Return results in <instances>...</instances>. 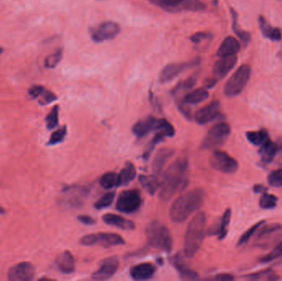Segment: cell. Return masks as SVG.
I'll return each instance as SVG.
<instances>
[{
  "mask_svg": "<svg viewBox=\"0 0 282 281\" xmlns=\"http://www.w3.org/2000/svg\"><path fill=\"white\" fill-rule=\"evenodd\" d=\"M119 260L116 257H110L100 262V267L92 275V279L106 281L110 279L117 272Z\"/></svg>",
  "mask_w": 282,
  "mask_h": 281,
  "instance_id": "obj_15",
  "label": "cell"
},
{
  "mask_svg": "<svg viewBox=\"0 0 282 281\" xmlns=\"http://www.w3.org/2000/svg\"><path fill=\"white\" fill-rule=\"evenodd\" d=\"M282 225H280V224H277V223H273V224H270V225H265V226H263V227L259 230L257 237H258V238H263V237H266V236H268V235L273 234L274 232H278V231L282 229Z\"/></svg>",
  "mask_w": 282,
  "mask_h": 281,
  "instance_id": "obj_43",
  "label": "cell"
},
{
  "mask_svg": "<svg viewBox=\"0 0 282 281\" xmlns=\"http://www.w3.org/2000/svg\"><path fill=\"white\" fill-rule=\"evenodd\" d=\"M119 175V186H125L133 181L136 175V170L131 163H126Z\"/></svg>",
  "mask_w": 282,
  "mask_h": 281,
  "instance_id": "obj_29",
  "label": "cell"
},
{
  "mask_svg": "<svg viewBox=\"0 0 282 281\" xmlns=\"http://www.w3.org/2000/svg\"><path fill=\"white\" fill-rule=\"evenodd\" d=\"M168 135L165 131L163 130H158V132L155 134V137L153 138L150 144H148L146 147L144 154H143V158L145 160H147L150 157V154L152 153L153 150L155 149V147L158 144H160V142L164 140L165 137H167Z\"/></svg>",
  "mask_w": 282,
  "mask_h": 281,
  "instance_id": "obj_34",
  "label": "cell"
},
{
  "mask_svg": "<svg viewBox=\"0 0 282 281\" xmlns=\"http://www.w3.org/2000/svg\"><path fill=\"white\" fill-rule=\"evenodd\" d=\"M246 137L251 144L261 146L262 144L269 139V134L264 129L258 130V131H248L246 134Z\"/></svg>",
  "mask_w": 282,
  "mask_h": 281,
  "instance_id": "obj_33",
  "label": "cell"
},
{
  "mask_svg": "<svg viewBox=\"0 0 282 281\" xmlns=\"http://www.w3.org/2000/svg\"><path fill=\"white\" fill-rule=\"evenodd\" d=\"M59 106H55L46 117V123L48 130H53L59 125Z\"/></svg>",
  "mask_w": 282,
  "mask_h": 281,
  "instance_id": "obj_38",
  "label": "cell"
},
{
  "mask_svg": "<svg viewBox=\"0 0 282 281\" xmlns=\"http://www.w3.org/2000/svg\"><path fill=\"white\" fill-rule=\"evenodd\" d=\"M206 6L201 0H186L182 6V10L191 11V12H199L206 9Z\"/></svg>",
  "mask_w": 282,
  "mask_h": 281,
  "instance_id": "obj_40",
  "label": "cell"
},
{
  "mask_svg": "<svg viewBox=\"0 0 282 281\" xmlns=\"http://www.w3.org/2000/svg\"><path fill=\"white\" fill-rule=\"evenodd\" d=\"M231 219V210L227 209L224 213L223 217L220 222V232H219V239L222 240L226 237L228 232V227L229 225Z\"/></svg>",
  "mask_w": 282,
  "mask_h": 281,
  "instance_id": "obj_37",
  "label": "cell"
},
{
  "mask_svg": "<svg viewBox=\"0 0 282 281\" xmlns=\"http://www.w3.org/2000/svg\"><path fill=\"white\" fill-rule=\"evenodd\" d=\"M155 130H163L169 137L175 135L174 127L165 118L148 117L135 123L132 128L133 134L137 138H144Z\"/></svg>",
  "mask_w": 282,
  "mask_h": 281,
  "instance_id": "obj_5",
  "label": "cell"
},
{
  "mask_svg": "<svg viewBox=\"0 0 282 281\" xmlns=\"http://www.w3.org/2000/svg\"><path fill=\"white\" fill-rule=\"evenodd\" d=\"M103 222L123 230H134L135 225L131 220L114 214H106L103 216Z\"/></svg>",
  "mask_w": 282,
  "mask_h": 281,
  "instance_id": "obj_24",
  "label": "cell"
},
{
  "mask_svg": "<svg viewBox=\"0 0 282 281\" xmlns=\"http://www.w3.org/2000/svg\"><path fill=\"white\" fill-rule=\"evenodd\" d=\"M212 39V35L207 32H196L191 36V42L194 44H201L203 42H207Z\"/></svg>",
  "mask_w": 282,
  "mask_h": 281,
  "instance_id": "obj_47",
  "label": "cell"
},
{
  "mask_svg": "<svg viewBox=\"0 0 282 281\" xmlns=\"http://www.w3.org/2000/svg\"><path fill=\"white\" fill-rule=\"evenodd\" d=\"M267 191H268V188L263 186V185H261V184H257V185L253 186V191H254L255 193L263 194Z\"/></svg>",
  "mask_w": 282,
  "mask_h": 281,
  "instance_id": "obj_50",
  "label": "cell"
},
{
  "mask_svg": "<svg viewBox=\"0 0 282 281\" xmlns=\"http://www.w3.org/2000/svg\"><path fill=\"white\" fill-rule=\"evenodd\" d=\"M264 224V221H260L258 224L253 225L252 227H249L245 232H243L240 238L238 240V246H242V245L246 244L248 242V240L253 237V235L257 232V230Z\"/></svg>",
  "mask_w": 282,
  "mask_h": 281,
  "instance_id": "obj_44",
  "label": "cell"
},
{
  "mask_svg": "<svg viewBox=\"0 0 282 281\" xmlns=\"http://www.w3.org/2000/svg\"><path fill=\"white\" fill-rule=\"evenodd\" d=\"M221 115V103L219 101H212L208 105L199 109L195 113L194 119L199 125H206L220 117Z\"/></svg>",
  "mask_w": 282,
  "mask_h": 281,
  "instance_id": "obj_14",
  "label": "cell"
},
{
  "mask_svg": "<svg viewBox=\"0 0 282 281\" xmlns=\"http://www.w3.org/2000/svg\"><path fill=\"white\" fill-rule=\"evenodd\" d=\"M198 79V73H196L190 76L187 79L182 81L181 83H178L174 89L172 90V94L174 96L179 95L181 93H183L184 92L190 90L191 88H193L194 86L196 85V82Z\"/></svg>",
  "mask_w": 282,
  "mask_h": 281,
  "instance_id": "obj_31",
  "label": "cell"
},
{
  "mask_svg": "<svg viewBox=\"0 0 282 281\" xmlns=\"http://www.w3.org/2000/svg\"><path fill=\"white\" fill-rule=\"evenodd\" d=\"M206 198L203 189L196 188L178 196L169 209L170 220L173 223H182L195 211L201 208Z\"/></svg>",
  "mask_w": 282,
  "mask_h": 281,
  "instance_id": "obj_2",
  "label": "cell"
},
{
  "mask_svg": "<svg viewBox=\"0 0 282 281\" xmlns=\"http://www.w3.org/2000/svg\"><path fill=\"white\" fill-rule=\"evenodd\" d=\"M78 220L79 222L85 225H93L96 223L94 218H92L89 215H79Z\"/></svg>",
  "mask_w": 282,
  "mask_h": 281,
  "instance_id": "obj_48",
  "label": "cell"
},
{
  "mask_svg": "<svg viewBox=\"0 0 282 281\" xmlns=\"http://www.w3.org/2000/svg\"><path fill=\"white\" fill-rule=\"evenodd\" d=\"M241 49L240 42L235 37H228L224 40L217 51L219 57L229 56L239 52Z\"/></svg>",
  "mask_w": 282,
  "mask_h": 281,
  "instance_id": "obj_21",
  "label": "cell"
},
{
  "mask_svg": "<svg viewBox=\"0 0 282 281\" xmlns=\"http://www.w3.org/2000/svg\"><path fill=\"white\" fill-rule=\"evenodd\" d=\"M100 185L104 189H112L119 186V175L114 171H108L101 176Z\"/></svg>",
  "mask_w": 282,
  "mask_h": 281,
  "instance_id": "obj_32",
  "label": "cell"
},
{
  "mask_svg": "<svg viewBox=\"0 0 282 281\" xmlns=\"http://www.w3.org/2000/svg\"><path fill=\"white\" fill-rule=\"evenodd\" d=\"M5 214V210L2 208V206H0V215Z\"/></svg>",
  "mask_w": 282,
  "mask_h": 281,
  "instance_id": "obj_51",
  "label": "cell"
},
{
  "mask_svg": "<svg viewBox=\"0 0 282 281\" xmlns=\"http://www.w3.org/2000/svg\"><path fill=\"white\" fill-rule=\"evenodd\" d=\"M280 149H282V145L277 144L271 140L270 138L268 140H266L261 145L260 149H259V154H260L263 163L270 164Z\"/></svg>",
  "mask_w": 282,
  "mask_h": 281,
  "instance_id": "obj_22",
  "label": "cell"
},
{
  "mask_svg": "<svg viewBox=\"0 0 282 281\" xmlns=\"http://www.w3.org/2000/svg\"><path fill=\"white\" fill-rule=\"evenodd\" d=\"M173 154H174V151L172 149H168V148H164V149H160V151H158L157 154L155 155V159L153 161V171L157 175L161 173V171L165 168V165L169 161Z\"/></svg>",
  "mask_w": 282,
  "mask_h": 281,
  "instance_id": "obj_26",
  "label": "cell"
},
{
  "mask_svg": "<svg viewBox=\"0 0 282 281\" xmlns=\"http://www.w3.org/2000/svg\"><path fill=\"white\" fill-rule=\"evenodd\" d=\"M188 161L186 158L176 159L165 171L160 183V198L169 201L187 185Z\"/></svg>",
  "mask_w": 282,
  "mask_h": 281,
  "instance_id": "obj_1",
  "label": "cell"
},
{
  "mask_svg": "<svg viewBox=\"0 0 282 281\" xmlns=\"http://www.w3.org/2000/svg\"><path fill=\"white\" fill-rule=\"evenodd\" d=\"M36 269L30 262H21L12 267L8 272L7 277L11 281H29L34 278Z\"/></svg>",
  "mask_w": 282,
  "mask_h": 281,
  "instance_id": "obj_16",
  "label": "cell"
},
{
  "mask_svg": "<svg viewBox=\"0 0 282 281\" xmlns=\"http://www.w3.org/2000/svg\"><path fill=\"white\" fill-rule=\"evenodd\" d=\"M230 134V126L226 122L217 123L209 130L208 134L202 142L204 149H217L228 139Z\"/></svg>",
  "mask_w": 282,
  "mask_h": 281,
  "instance_id": "obj_7",
  "label": "cell"
},
{
  "mask_svg": "<svg viewBox=\"0 0 282 281\" xmlns=\"http://www.w3.org/2000/svg\"><path fill=\"white\" fill-rule=\"evenodd\" d=\"M199 62H200L199 59H192L191 61L185 62V63H171L167 64L160 72V83H166L171 82L183 71L189 68L196 66Z\"/></svg>",
  "mask_w": 282,
  "mask_h": 281,
  "instance_id": "obj_13",
  "label": "cell"
},
{
  "mask_svg": "<svg viewBox=\"0 0 282 281\" xmlns=\"http://www.w3.org/2000/svg\"><path fill=\"white\" fill-rule=\"evenodd\" d=\"M268 183L274 187L282 186V169H278L270 172L268 177Z\"/></svg>",
  "mask_w": 282,
  "mask_h": 281,
  "instance_id": "obj_46",
  "label": "cell"
},
{
  "mask_svg": "<svg viewBox=\"0 0 282 281\" xmlns=\"http://www.w3.org/2000/svg\"><path fill=\"white\" fill-rule=\"evenodd\" d=\"M186 0H151L155 5L165 9L168 12H180L182 6Z\"/></svg>",
  "mask_w": 282,
  "mask_h": 281,
  "instance_id": "obj_30",
  "label": "cell"
},
{
  "mask_svg": "<svg viewBox=\"0 0 282 281\" xmlns=\"http://www.w3.org/2000/svg\"><path fill=\"white\" fill-rule=\"evenodd\" d=\"M231 12H232V17H233V29L235 32V34L239 37L241 42H243V44L247 45L248 42H250L251 37L250 34L248 32L241 30L240 27L238 24V16L234 11L231 8Z\"/></svg>",
  "mask_w": 282,
  "mask_h": 281,
  "instance_id": "obj_35",
  "label": "cell"
},
{
  "mask_svg": "<svg viewBox=\"0 0 282 281\" xmlns=\"http://www.w3.org/2000/svg\"><path fill=\"white\" fill-rule=\"evenodd\" d=\"M63 56V50L58 49L57 51L50 55L49 56L47 57L45 59V66L48 69H53L59 64L60 59Z\"/></svg>",
  "mask_w": 282,
  "mask_h": 281,
  "instance_id": "obj_41",
  "label": "cell"
},
{
  "mask_svg": "<svg viewBox=\"0 0 282 281\" xmlns=\"http://www.w3.org/2000/svg\"><path fill=\"white\" fill-rule=\"evenodd\" d=\"M209 98L208 91L206 88H197L187 93L179 103V108L188 105H196L202 103Z\"/></svg>",
  "mask_w": 282,
  "mask_h": 281,
  "instance_id": "obj_23",
  "label": "cell"
},
{
  "mask_svg": "<svg viewBox=\"0 0 282 281\" xmlns=\"http://www.w3.org/2000/svg\"><path fill=\"white\" fill-rule=\"evenodd\" d=\"M251 67L248 64L241 65L226 82L224 93L228 98L239 95L248 84L251 77Z\"/></svg>",
  "mask_w": 282,
  "mask_h": 281,
  "instance_id": "obj_6",
  "label": "cell"
},
{
  "mask_svg": "<svg viewBox=\"0 0 282 281\" xmlns=\"http://www.w3.org/2000/svg\"><path fill=\"white\" fill-rule=\"evenodd\" d=\"M171 261L173 267L179 273L181 279L183 281H196L199 279V275L195 271H192L187 267L183 261L182 255H176L175 257H172Z\"/></svg>",
  "mask_w": 282,
  "mask_h": 281,
  "instance_id": "obj_20",
  "label": "cell"
},
{
  "mask_svg": "<svg viewBox=\"0 0 282 281\" xmlns=\"http://www.w3.org/2000/svg\"><path fill=\"white\" fill-rule=\"evenodd\" d=\"M66 135L67 127L64 125L63 127L59 128L55 132L52 133L51 137H50L49 141H48V145H55V144L61 143L62 141H64Z\"/></svg>",
  "mask_w": 282,
  "mask_h": 281,
  "instance_id": "obj_42",
  "label": "cell"
},
{
  "mask_svg": "<svg viewBox=\"0 0 282 281\" xmlns=\"http://www.w3.org/2000/svg\"><path fill=\"white\" fill-rule=\"evenodd\" d=\"M120 32V25L115 22L107 21L102 22L92 30L91 38L94 42L100 43L114 39Z\"/></svg>",
  "mask_w": 282,
  "mask_h": 281,
  "instance_id": "obj_12",
  "label": "cell"
},
{
  "mask_svg": "<svg viewBox=\"0 0 282 281\" xmlns=\"http://www.w3.org/2000/svg\"><path fill=\"white\" fill-rule=\"evenodd\" d=\"M145 233L150 247L166 252L172 251V234L163 223L158 220L150 223L146 227Z\"/></svg>",
  "mask_w": 282,
  "mask_h": 281,
  "instance_id": "obj_4",
  "label": "cell"
},
{
  "mask_svg": "<svg viewBox=\"0 0 282 281\" xmlns=\"http://www.w3.org/2000/svg\"><path fill=\"white\" fill-rule=\"evenodd\" d=\"M2 48H1V47H0V54H1V53H2Z\"/></svg>",
  "mask_w": 282,
  "mask_h": 281,
  "instance_id": "obj_52",
  "label": "cell"
},
{
  "mask_svg": "<svg viewBox=\"0 0 282 281\" xmlns=\"http://www.w3.org/2000/svg\"><path fill=\"white\" fill-rule=\"evenodd\" d=\"M80 244L84 246L100 245L108 248L113 246L125 244V240L121 236L114 232H97L84 236L80 239Z\"/></svg>",
  "mask_w": 282,
  "mask_h": 281,
  "instance_id": "obj_8",
  "label": "cell"
},
{
  "mask_svg": "<svg viewBox=\"0 0 282 281\" xmlns=\"http://www.w3.org/2000/svg\"><path fill=\"white\" fill-rule=\"evenodd\" d=\"M278 201L277 196L264 192L263 196H261L259 206L263 210H272L278 206Z\"/></svg>",
  "mask_w": 282,
  "mask_h": 281,
  "instance_id": "obj_36",
  "label": "cell"
},
{
  "mask_svg": "<svg viewBox=\"0 0 282 281\" xmlns=\"http://www.w3.org/2000/svg\"><path fill=\"white\" fill-rule=\"evenodd\" d=\"M28 94L32 99H37L41 105H48L57 99V96L41 85H34L30 88Z\"/></svg>",
  "mask_w": 282,
  "mask_h": 281,
  "instance_id": "obj_19",
  "label": "cell"
},
{
  "mask_svg": "<svg viewBox=\"0 0 282 281\" xmlns=\"http://www.w3.org/2000/svg\"><path fill=\"white\" fill-rule=\"evenodd\" d=\"M280 257H282V242H281L270 253H268L264 257H261L259 262H262V263H268V262H273L274 260L278 259Z\"/></svg>",
  "mask_w": 282,
  "mask_h": 281,
  "instance_id": "obj_45",
  "label": "cell"
},
{
  "mask_svg": "<svg viewBox=\"0 0 282 281\" xmlns=\"http://www.w3.org/2000/svg\"><path fill=\"white\" fill-rule=\"evenodd\" d=\"M206 214L197 213L189 223L185 234L184 254L187 258H192L201 248L206 237Z\"/></svg>",
  "mask_w": 282,
  "mask_h": 281,
  "instance_id": "obj_3",
  "label": "cell"
},
{
  "mask_svg": "<svg viewBox=\"0 0 282 281\" xmlns=\"http://www.w3.org/2000/svg\"><path fill=\"white\" fill-rule=\"evenodd\" d=\"M261 32L264 37L273 41H280L282 38V31L278 27H273L268 23L265 17H259L258 19Z\"/></svg>",
  "mask_w": 282,
  "mask_h": 281,
  "instance_id": "obj_27",
  "label": "cell"
},
{
  "mask_svg": "<svg viewBox=\"0 0 282 281\" xmlns=\"http://www.w3.org/2000/svg\"><path fill=\"white\" fill-rule=\"evenodd\" d=\"M215 280L221 281H233L234 277L230 274H219L215 277Z\"/></svg>",
  "mask_w": 282,
  "mask_h": 281,
  "instance_id": "obj_49",
  "label": "cell"
},
{
  "mask_svg": "<svg viewBox=\"0 0 282 281\" xmlns=\"http://www.w3.org/2000/svg\"><path fill=\"white\" fill-rule=\"evenodd\" d=\"M142 199L140 191L136 189L123 191L118 196L115 208L118 211L125 214H131L140 209Z\"/></svg>",
  "mask_w": 282,
  "mask_h": 281,
  "instance_id": "obj_10",
  "label": "cell"
},
{
  "mask_svg": "<svg viewBox=\"0 0 282 281\" xmlns=\"http://www.w3.org/2000/svg\"><path fill=\"white\" fill-rule=\"evenodd\" d=\"M89 195V190L86 187L79 186H69L62 190L60 203L69 208H79L83 206L85 199Z\"/></svg>",
  "mask_w": 282,
  "mask_h": 281,
  "instance_id": "obj_9",
  "label": "cell"
},
{
  "mask_svg": "<svg viewBox=\"0 0 282 281\" xmlns=\"http://www.w3.org/2000/svg\"><path fill=\"white\" fill-rule=\"evenodd\" d=\"M238 62L236 55L229 56L221 57V59L215 63L213 66L214 78L218 81L226 78L227 74L234 68Z\"/></svg>",
  "mask_w": 282,
  "mask_h": 281,
  "instance_id": "obj_17",
  "label": "cell"
},
{
  "mask_svg": "<svg viewBox=\"0 0 282 281\" xmlns=\"http://www.w3.org/2000/svg\"><path fill=\"white\" fill-rule=\"evenodd\" d=\"M139 181H140L143 188L145 189V191L150 195H155L158 189L160 186V181L158 180L157 176L155 175H140L139 176Z\"/></svg>",
  "mask_w": 282,
  "mask_h": 281,
  "instance_id": "obj_28",
  "label": "cell"
},
{
  "mask_svg": "<svg viewBox=\"0 0 282 281\" xmlns=\"http://www.w3.org/2000/svg\"><path fill=\"white\" fill-rule=\"evenodd\" d=\"M156 268L152 263L145 262L133 266L130 270V276L135 281H147L155 276Z\"/></svg>",
  "mask_w": 282,
  "mask_h": 281,
  "instance_id": "obj_18",
  "label": "cell"
},
{
  "mask_svg": "<svg viewBox=\"0 0 282 281\" xmlns=\"http://www.w3.org/2000/svg\"><path fill=\"white\" fill-rule=\"evenodd\" d=\"M58 269L64 274H71L75 270V259L71 252L64 251L57 257L56 262Z\"/></svg>",
  "mask_w": 282,
  "mask_h": 281,
  "instance_id": "obj_25",
  "label": "cell"
},
{
  "mask_svg": "<svg viewBox=\"0 0 282 281\" xmlns=\"http://www.w3.org/2000/svg\"><path fill=\"white\" fill-rule=\"evenodd\" d=\"M210 164L214 169L224 173H233L238 169L237 160L221 150L213 152L210 158Z\"/></svg>",
  "mask_w": 282,
  "mask_h": 281,
  "instance_id": "obj_11",
  "label": "cell"
},
{
  "mask_svg": "<svg viewBox=\"0 0 282 281\" xmlns=\"http://www.w3.org/2000/svg\"><path fill=\"white\" fill-rule=\"evenodd\" d=\"M115 194L114 191L106 193L104 196H102L99 200L96 201L94 204V208L97 210H103V209L108 208L109 206H112V204L115 199Z\"/></svg>",
  "mask_w": 282,
  "mask_h": 281,
  "instance_id": "obj_39",
  "label": "cell"
}]
</instances>
